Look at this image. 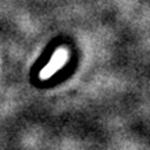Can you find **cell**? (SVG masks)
<instances>
[{
    "label": "cell",
    "mask_w": 150,
    "mask_h": 150,
    "mask_svg": "<svg viewBox=\"0 0 150 150\" xmlns=\"http://www.w3.org/2000/svg\"><path fill=\"white\" fill-rule=\"evenodd\" d=\"M65 61H67V50H65V49H59V50L54 53L52 61L42 70L40 78H42V79H46L49 76H52L60 67H63V65L65 64Z\"/></svg>",
    "instance_id": "cell-1"
}]
</instances>
